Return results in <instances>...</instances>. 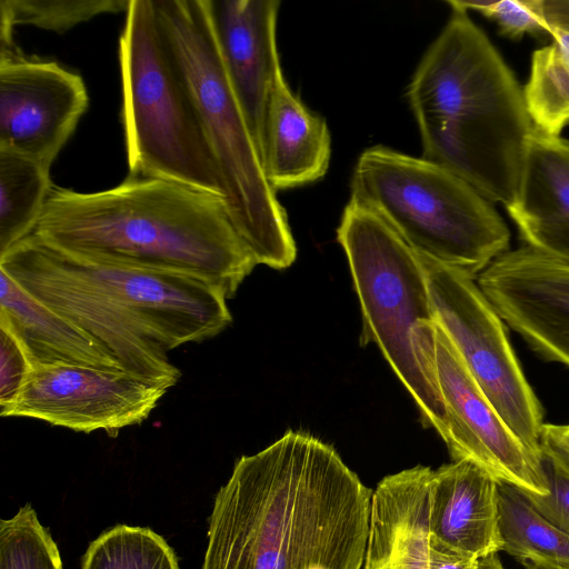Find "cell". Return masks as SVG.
Instances as JSON below:
<instances>
[{"label":"cell","instance_id":"obj_1","mask_svg":"<svg viewBox=\"0 0 569 569\" xmlns=\"http://www.w3.org/2000/svg\"><path fill=\"white\" fill-rule=\"evenodd\" d=\"M372 492L331 446L288 431L236 461L201 569H361Z\"/></svg>","mask_w":569,"mask_h":569},{"label":"cell","instance_id":"obj_2","mask_svg":"<svg viewBox=\"0 0 569 569\" xmlns=\"http://www.w3.org/2000/svg\"><path fill=\"white\" fill-rule=\"evenodd\" d=\"M0 270L96 339L122 369L173 383L181 373L168 352L232 321L224 292L207 279L86 258L33 233L0 254Z\"/></svg>","mask_w":569,"mask_h":569},{"label":"cell","instance_id":"obj_3","mask_svg":"<svg viewBox=\"0 0 569 569\" xmlns=\"http://www.w3.org/2000/svg\"><path fill=\"white\" fill-rule=\"evenodd\" d=\"M32 233L86 258L201 277L227 299L258 264L224 198L159 178L90 193L53 186Z\"/></svg>","mask_w":569,"mask_h":569},{"label":"cell","instance_id":"obj_4","mask_svg":"<svg viewBox=\"0 0 569 569\" xmlns=\"http://www.w3.org/2000/svg\"><path fill=\"white\" fill-rule=\"evenodd\" d=\"M450 7L407 91L421 157L508 207L535 127L523 90L499 52L467 10Z\"/></svg>","mask_w":569,"mask_h":569},{"label":"cell","instance_id":"obj_5","mask_svg":"<svg viewBox=\"0 0 569 569\" xmlns=\"http://www.w3.org/2000/svg\"><path fill=\"white\" fill-rule=\"evenodd\" d=\"M154 4L219 168L234 228L258 264L290 267L296 242L228 78L209 0H154Z\"/></svg>","mask_w":569,"mask_h":569},{"label":"cell","instance_id":"obj_6","mask_svg":"<svg viewBox=\"0 0 569 569\" xmlns=\"http://www.w3.org/2000/svg\"><path fill=\"white\" fill-rule=\"evenodd\" d=\"M362 315L361 345L375 343L443 439L446 407L435 363L436 315L418 254L378 216L347 203L337 229Z\"/></svg>","mask_w":569,"mask_h":569},{"label":"cell","instance_id":"obj_7","mask_svg":"<svg viewBox=\"0 0 569 569\" xmlns=\"http://www.w3.org/2000/svg\"><path fill=\"white\" fill-rule=\"evenodd\" d=\"M349 202L378 216L415 252L476 279L508 251L489 200L450 170L386 146L359 156Z\"/></svg>","mask_w":569,"mask_h":569},{"label":"cell","instance_id":"obj_8","mask_svg":"<svg viewBox=\"0 0 569 569\" xmlns=\"http://www.w3.org/2000/svg\"><path fill=\"white\" fill-rule=\"evenodd\" d=\"M118 53L129 176L171 180L224 198L219 168L154 0H131Z\"/></svg>","mask_w":569,"mask_h":569},{"label":"cell","instance_id":"obj_9","mask_svg":"<svg viewBox=\"0 0 569 569\" xmlns=\"http://www.w3.org/2000/svg\"><path fill=\"white\" fill-rule=\"evenodd\" d=\"M417 254L426 273L437 322L498 415L528 452L540 461L542 407L511 348L506 323L473 278Z\"/></svg>","mask_w":569,"mask_h":569},{"label":"cell","instance_id":"obj_10","mask_svg":"<svg viewBox=\"0 0 569 569\" xmlns=\"http://www.w3.org/2000/svg\"><path fill=\"white\" fill-rule=\"evenodd\" d=\"M176 383L143 377L121 368L72 365L31 367L24 383L2 417H24L74 431L139 425Z\"/></svg>","mask_w":569,"mask_h":569},{"label":"cell","instance_id":"obj_11","mask_svg":"<svg viewBox=\"0 0 569 569\" xmlns=\"http://www.w3.org/2000/svg\"><path fill=\"white\" fill-rule=\"evenodd\" d=\"M0 42V148L51 168L88 109L87 87L59 63Z\"/></svg>","mask_w":569,"mask_h":569},{"label":"cell","instance_id":"obj_12","mask_svg":"<svg viewBox=\"0 0 569 569\" xmlns=\"http://www.w3.org/2000/svg\"><path fill=\"white\" fill-rule=\"evenodd\" d=\"M435 363L447 413V432L442 440L452 459L470 460L500 482L546 496L548 486L541 462L528 452L498 415L438 322Z\"/></svg>","mask_w":569,"mask_h":569},{"label":"cell","instance_id":"obj_13","mask_svg":"<svg viewBox=\"0 0 569 569\" xmlns=\"http://www.w3.org/2000/svg\"><path fill=\"white\" fill-rule=\"evenodd\" d=\"M476 280L536 353L569 367L568 262L525 246L499 256Z\"/></svg>","mask_w":569,"mask_h":569},{"label":"cell","instance_id":"obj_14","mask_svg":"<svg viewBox=\"0 0 569 569\" xmlns=\"http://www.w3.org/2000/svg\"><path fill=\"white\" fill-rule=\"evenodd\" d=\"M209 7L228 78L262 159L267 108L282 73L276 42L280 1L209 0Z\"/></svg>","mask_w":569,"mask_h":569},{"label":"cell","instance_id":"obj_15","mask_svg":"<svg viewBox=\"0 0 569 569\" xmlns=\"http://www.w3.org/2000/svg\"><path fill=\"white\" fill-rule=\"evenodd\" d=\"M506 209L528 247L569 263V141L535 128Z\"/></svg>","mask_w":569,"mask_h":569},{"label":"cell","instance_id":"obj_16","mask_svg":"<svg viewBox=\"0 0 569 569\" xmlns=\"http://www.w3.org/2000/svg\"><path fill=\"white\" fill-rule=\"evenodd\" d=\"M429 533L430 538L477 558L501 551L498 480L467 459L433 470Z\"/></svg>","mask_w":569,"mask_h":569},{"label":"cell","instance_id":"obj_17","mask_svg":"<svg viewBox=\"0 0 569 569\" xmlns=\"http://www.w3.org/2000/svg\"><path fill=\"white\" fill-rule=\"evenodd\" d=\"M432 472L419 465L379 481L372 492L363 569H429Z\"/></svg>","mask_w":569,"mask_h":569},{"label":"cell","instance_id":"obj_18","mask_svg":"<svg viewBox=\"0 0 569 569\" xmlns=\"http://www.w3.org/2000/svg\"><path fill=\"white\" fill-rule=\"evenodd\" d=\"M330 158L331 137L326 120L302 103L281 73L264 121L261 161L268 183L277 191L315 182L326 174Z\"/></svg>","mask_w":569,"mask_h":569},{"label":"cell","instance_id":"obj_19","mask_svg":"<svg viewBox=\"0 0 569 569\" xmlns=\"http://www.w3.org/2000/svg\"><path fill=\"white\" fill-rule=\"evenodd\" d=\"M0 327L16 337L31 367L121 368L96 339L34 299L3 270H0Z\"/></svg>","mask_w":569,"mask_h":569},{"label":"cell","instance_id":"obj_20","mask_svg":"<svg viewBox=\"0 0 569 569\" xmlns=\"http://www.w3.org/2000/svg\"><path fill=\"white\" fill-rule=\"evenodd\" d=\"M501 551L526 569H569V535L542 517L522 492L498 481Z\"/></svg>","mask_w":569,"mask_h":569},{"label":"cell","instance_id":"obj_21","mask_svg":"<svg viewBox=\"0 0 569 569\" xmlns=\"http://www.w3.org/2000/svg\"><path fill=\"white\" fill-rule=\"evenodd\" d=\"M52 188L49 167L0 148V254L33 232Z\"/></svg>","mask_w":569,"mask_h":569},{"label":"cell","instance_id":"obj_22","mask_svg":"<svg viewBox=\"0 0 569 569\" xmlns=\"http://www.w3.org/2000/svg\"><path fill=\"white\" fill-rule=\"evenodd\" d=\"M551 36L552 43L532 54L523 97L533 127L560 137L569 123V32L556 30Z\"/></svg>","mask_w":569,"mask_h":569},{"label":"cell","instance_id":"obj_23","mask_svg":"<svg viewBox=\"0 0 569 569\" xmlns=\"http://www.w3.org/2000/svg\"><path fill=\"white\" fill-rule=\"evenodd\" d=\"M81 569H180L167 540L148 527L116 525L88 546Z\"/></svg>","mask_w":569,"mask_h":569},{"label":"cell","instance_id":"obj_24","mask_svg":"<svg viewBox=\"0 0 569 569\" xmlns=\"http://www.w3.org/2000/svg\"><path fill=\"white\" fill-rule=\"evenodd\" d=\"M131 0H0V41H12L16 26L64 33L93 17L128 10Z\"/></svg>","mask_w":569,"mask_h":569},{"label":"cell","instance_id":"obj_25","mask_svg":"<svg viewBox=\"0 0 569 569\" xmlns=\"http://www.w3.org/2000/svg\"><path fill=\"white\" fill-rule=\"evenodd\" d=\"M0 569H63L57 543L30 503L0 520Z\"/></svg>","mask_w":569,"mask_h":569},{"label":"cell","instance_id":"obj_26","mask_svg":"<svg viewBox=\"0 0 569 569\" xmlns=\"http://www.w3.org/2000/svg\"><path fill=\"white\" fill-rule=\"evenodd\" d=\"M449 6L475 10L495 20L503 34L518 39L525 33L545 32L538 0L466 1L448 0Z\"/></svg>","mask_w":569,"mask_h":569},{"label":"cell","instance_id":"obj_27","mask_svg":"<svg viewBox=\"0 0 569 569\" xmlns=\"http://www.w3.org/2000/svg\"><path fill=\"white\" fill-rule=\"evenodd\" d=\"M540 462L548 493L538 496L520 491L535 510L569 535V469L557 456L543 447H541Z\"/></svg>","mask_w":569,"mask_h":569},{"label":"cell","instance_id":"obj_28","mask_svg":"<svg viewBox=\"0 0 569 569\" xmlns=\"http://www.w3.org/2000/svg\"><path fill=\"white\" fill-rule=\"evenodd\" d=\"M0 332V411H3L17 399L31 365L16 337L3 327Z\"/></svg>","mask_w":569,"mask_h":569},{"label":"cell","instance_id":"obj_29","mask_svg":"<svg viewBox=\"0 0 569 569\" xmlns=\"http://www.w3.org/2000/svg\"><path fill=\"white\" fill-rule=\"evenodd\" d=\"M477 557L429 538V569H473Z\"/></svg>","mask_w":569,"mask_h":569},{"label":"cell","instance_id":"obj_30","mask_svg":"<svg viewBox=\"0 0 569 569\" xmlns=\"http://www.w3.org/2000/svg\"><path fill=\"white\" fill-rule=\"evenodd\" d=\"M545 32L556 30L569 32V0H538Z\"/></svg>","mask_w":569,"mask_h":569},{"label":"cell","instance_id":"obj_31","mask_svg":"<svg viewBox=\"0 0 569 569\" xmlns=\"http://www.w3.org/2000/svg\"><path fill=\"white\" fill-rule=\"evenodd\" d=\"M540 441L541 447L551 451L569 469V425L545 423Z\"/></svg>","mask_w":569,"mask_h":569},{"label":"cell","instance_id":"obj_32","mask_svg":"<svg viewBox=\"0 0 569 569\" xmlns=\"http://www.w3.org/2000/svg\"><path fill=\"white\" fill-rule=\"evenodd\" d=\"M473 569H503V567L496 552L478 557Z\"/></svg>","mask_w":569,"mask_h":569}]
</instances>
